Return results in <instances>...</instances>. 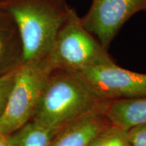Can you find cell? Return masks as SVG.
<instances>
[{
  "mask_svg": "<svg viewBox=\"0 0 146 146\" xmlns=\"http://www.w3.org/2000/svg\"><path fill=\"white\" fill-rule=\"evenodd\" d=\"M108 102L95 94L78 72L54 70L31 120L60 131L87 115L104 113Z\"/></svg>",
  "mask_w": 146,
  "mask_h": 146,
  "instance_id": "1",
  "label": "cell"
},
{
  "mask_svg": "<svg viewBox=\"0 0 146 146\" xmlns=\"http://www.w3.org/2000/svg\"><path fill=\"white\" fill-rule=\"evenodd\" d=\"M0 6L12 15L18 27L23 63L47 57L71 8L66 0H0Z\"/></svg>",
  "mask_w": 146,
  "mask_h": 146,
  "instance_id": "2",
  "label": "cell"
},
{
  "mask_svg": "<svg viewBox=\"0 0 146 146\" xmlns=\"http://www.w3.org/2000/svg\"><path fill=\"white\" fill-rule=\"evenodd\" d=\"M45 58L53 71L79 72L114 63L107 50L83 27L81 18L72 8Z\"/></svg>",
  "mask_w": 146,
  "mask_h": 146,
  "instance_id": "3",
  "label": "cell"
},
{
  "mask_svg": "<svg viewBox=\"0 0 146 146\" xmlns=\"http://www.w3.org/2000/svg\"><path fill=\"white\" fill-rule=\"evenodd\" d=\"M53 69L46 58L23 63L16 71L5 109L0 133L8 136L32 119Z\"/></svg>",
  "mask_w": 146,
  "mask_h": 146,
  "instance_id": "4",
  "label": "cell"
},
{
  "mask_svg": "<svg viewBox=\"0 0 146 146\" xmlns=\"http://www.w3.org/2000/svg\"><path fill=\"white\" fill-rule=\"evenodd\" d=\"M78 73L100 99L110 101L146 97V74L123 68L115 62Z\"/></svg>",
  "mask_w": 146,
  "mask_h": 146,
  "instance_id": "5",
  "label": "cell"
},
{
  "mask_svg": "<svg viewBox=\"0 0 146 146\" xmlns=\"http://www.w3.org/2000/svg\"><path fill=\"white\" fill-rule=\"evenodd\" d=\"M141 11H146V0H93L81 19L83 27L108 50L124 24Z\"/></svg>",
  "mask_w": 146,
  "mask_h": 146,
  "instance_id": "6",
  "label": "cell"
},
{
  "mask_svg": "<svg viewBox=\"0 0 146 146\" xmlns=\"http://www.w3.org/2000/svg\"><path fill=\"white\" fill-rule=\"evenodd\" d=\"M110 125L103 112L87 115L61 129L49 146H88Z\"/></svg>",
  "mask_w": 146,
  "mask_h": 146,
  "instance_id": "7",
  "label": "cell"
},
{
  "mask_svg": "<svg viewBox=\"0 0 146 146\" xmlns=\"http://www.w3.org/2000/svg\"><path fill=\"white\" fill-rule=\"evenodd\" d=\"M23 43L12 15L0 6V76L23 63Z\"/></svg>",
  "mask_w": 146,
  "mask_h": 146,
  "instance_id": "8",
  "label": "cell"
},
{
  "mask_svg": "<svg viewBox=\"0 0 146 146\" xmlns=\"http://www.w3.org/2000/svg\"><path fill=\"white\" fill-rule=\"evenodd\" d=\"M104 114L112 125L129 131L146 123V97L110 100L108 102Z\"/></svg>",
  "mask_w": 146,
  "mask_h": 146,
  "instance_id": "9",
  "label": "cell"
},
{
  "mask_svg": "<svg viewBox=\"0 0 146 146\" xmlns=\"http://www.w3.org/2000/svg\"><path fill=\"white\" fill-rule=\"evenodd\" d=\"M59 131L31 120L10 135V146H49Z\"/></svg>",
  "mask_w": 146,
  "mask_h": 146,
  "instance_id": "10",
  "label": "cell"
},
{
  "mask_svg": "<svg viewBox=\"0 0 146 146\" xmlns=\"http://www.w3.org/2000/svg\"><path fill=\"white\" fill-rule=\"evenodd\" d=\"M88 146H132L129 131L110 125L95 137Z\"/></svg>",
  "mask_w": 146,
  "mask_h": 146,
  "instance_id": "11",
  "label": "cell"
},
{
  "mask_svg": "<svg viewBox=\"0 0 146 146\" xmlns=\"http://www.w3.org/2000/svg\"><path fill=\"white\" fill-rule=\"evenodd\" d=\"M16 68L0 76V117L4 110L11 89L13 85Z\"/></svg>",
  "mask_w": 146,
  "mask_h": 146,
  "instance_id": "12",
  "label": "cell"
},
{
  "mask_svg": "<svg viewBox=\"0 0 146 146\" xmlns=\"http://www.w3.org/2000/svg\"><path fill=\"white\" fill-rule=\"evenodd\" d=\"M129 136L132 146H146V123L131 128Z\"/></svg>",
  "mask_w": 146,
  "mask_h": 146,
  "instance_id": "13",
  "label": "cell"
},
{
  "mask_svg": "<svg viewBox=\"0 0 146 146\" xmlns=\"http://www.w3.org/2000/svg\"><path fill=\"white\" fill-rule=\"evenodd\" d=\"M0 146H10L7 137L0 133Z\"/></svg>",
  "mask_w": 146,
  "mask_h": 146,
  "instance_id": "14",
  "label": "cell"
}]
</instances>
